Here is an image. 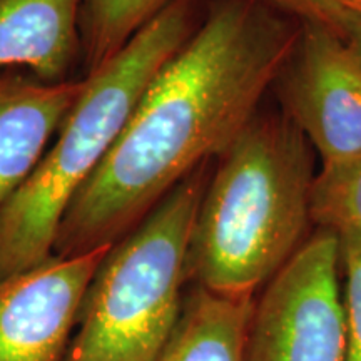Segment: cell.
I'll list each match as a JSON object with an SVG mask.
<instances>
[{"label": "cell", "mask_w": 361, "mask_h": 361, "mask_svg": "<svg viewBox=\"0 0 361 361\" xmlns=\"http://www.w3.org/2000/svg\"><path fill=\"white\" fill-rule=\"evenodd\" d=\"M284 104L288 117L323 166L361 154V66L335 30L300 22L288 61Z\"/></svg>", "instance_id": "obj_6"}, {"label": "cell", "mask_w": 361, "mask_h": 361, "mask_svg": "<svg viewBox=\"0 0 361 361\" xmlns=\"http://www.w3.org/2000/svg\"><path fill=\"white\" fill-rule=\"evenodd\" d=\"M313 147L288 116L252 117L218 157L194 219L188 281L255 296L303 245Z\"/></svg>", "instance_id": "obj_2"}, {"label": "cell", "mask_w": 361, "mask_h": 361, "mask_svg": "<svg viewBox=\"0 0 361 361\" xmlns=\"http://www.w3.org/2000/svg\"><path fill=\"white\" fill-rule=\"evenodd\" d=\"M264 0H213L162 66L59 226L54 256L87 255L133 231L183 179L219 157L256 116L300 35Z\"/></svg>", "instance_id": "obj_1"}, {"label": "cell", "mask_w": 361, "mask_h": 361, "mask_svg": "<svg viewBox=\"0 0 361 361\" xmlns=\"http://www.w3.org/2000/svg\"><path fill=\"white\" fill-rule=\"evenodd\" d=\"M213 162V161H211ZM206 162L114 243L85 291L62 361H157L178 323Z\"/></svg>", "instance_id": "obj_4"}, {"label": "cell", "mask_w": 361, "mask_h": 361, "mask_svg": "<svg viewBox=\"0 0 361 361\" xmlns=\"http://www.w3.org/2000/svg\"><path fill=\"white\" fill-rule=\"evenodd\" d=\"M82 80L49 82L24 71L0 72V209L37 168Z\"/></svg>", "instance_id": "obj_8"}, {"label": "cell", "mask_w": 361, "mask_h": 361, "mask_svg": "<svg viewBox=\"0 0 361 361\" xmlns=\"http://www.w3.org/2000/svg\"><path fill=\"white\" fill-rule=\"evenodd\" d=\"M338 35L361 66V4H351L345 8Z\"/></svg>", "instance_id": "obj_15"}, {"label": "cell", "mask_w": 361, "mask_h": 361, "mask_svg": "<svg viewBox=\"0 0 361 361\" xmlns=\"http://www.w3.org/2000/svg\"><path fill=\"white\" fill-rule=\"evenodd\" d=\"M284 13H291L301 22H316L335 30L338 34L345 8L361 0H264Z\"/></svg>", "instance_id": "obj_14"}, {"label": "cell", "mask_w": 361, "mask_h": 361, "mask_svg": "<svg viewBox=\"0 0 361 361\" xmlns=\"http://www.w3.org/2000/svg\"><path fill=\"white\" fill-rule=\"evenodd\" d=\"M109 247L71 258L52 255L0 278V361L64 360L85 291Z\"/></svg>", "instance_id": "obj_7"}, {"label": "cell", "mask_w": 361, "mask_h": 361, "mask_svg": "<svg viewBox=\"0 0 361 361\" xmlns=\"http://www.w3.org/2000/svg\"><path fill=\"white\" fill-rule=\"evenodd\" d=\"M174 0H80V75L111 61Z\"/></svg>", "instance_id": "obj_11"}, {"label": "cell", "mask_w": 361, "mask_h": 361, "mask_svg": "<svg viewBox=\"0 0 361 361\" xmlns=\"http://www.w3.org/2000/svg\"><path fill=\"white\" fill-rule=\"evenodd\" d=\"M207 8V6H206ZM201 0H174L87 75L37 168L0 209V278L54 255L71 201L96 173L144 90L204 19Z\"/></svg>", "instance_id": "obj_3"}, {"label": "cell", "mask_w": 361, "mask_h": 361, "mask_svg": "<svg viewBox=\"0 0 361 361\" xmlns=\"http://www.w3.org/2000/svg\"><path fill=\"white\" fill-rule=\"evenodd\" d=\"M255 296H224L196 286L157 361H246Z\"/></svg>", "instance_id": "obj_10"}, {"label": "cell", "mask_w": 361, "mask_h": 361, "mask_svg": "<svg viewBox=\"0 0 361 361\" xmlns=\"http://www.w3.org/2000/svg\"><path fill=\"white\" fill-rule=\"evenodd\" d=\"M340 268L331 233L305 241L256 301L246 361H345Z\"/></svg>", "instance_id": "obj_5"}, {"label": "cell", "mask_w": 361, "mask_h": 361, "mask_svg": "<svg viewBox=\"0 0 361 361\" xmlns=\"http://www.w3.org/2000/svg\"><path fill=\"white\" fill-rule=\"evenodd\" d=\"M310 211L311 223L331 233L341 250L361 251V154L316 173Z\"/></svg>", "instance_id": "obj_12"}, {"label": "cell", "mask_w": 361, "mask_h": 361, "mask_svg": "<svg viewBox=\"0 0 361 361\" xmlns=\"http://www.w3.org/2000/svg\"><path fill=\"white\" fill-rule=\"evenodd\" d=\"M80 0H0V72L49 82L80 75Z\"/></svg>", "instance_id": "obj_9"}, {"label": "cell", "mask_w": 361, "mask_h": 361, "mask_svg": "<svg viewBox=\"0 0 361 361\" xmlns=\"http://www.w3.org/2000/svg\"><path fill=\"white\" fill-rule=\"evenodd\" d=\"M345 276L343 313H345V361H361V251L341 250Z\"/></svg>", "instance_id": "obj_13"}]
</instances>
